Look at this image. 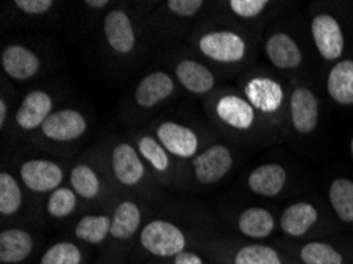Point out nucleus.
<instances>
[{
    "label": "nucleus",
    "instance_id": "0eeeda50",
    "mask_svg": "<svg viewBox=\"0 0 353 264\" xmlns=\"http://www.w3.org/2000/svg\"><path fill=\"white\" fill-rule=\"evenodd\" d=\"M206 111L216 125L233 134H250L263 123L244 95L228 88L206 97Z\"/></svg>",
    "mask_w": 353,
    "mask_h": 264
},
{
    "label": "nucleus",
    "instance_id": "a878e982",
    "mask_svg": "<svg viewBox=\"0 0 353 264\" xmlns=\"http://www.w3.org/2000/svg\"><path fill=\"white\" fill-rule=\"evenodd\" d=\"M232 226L245 241L263 242L279 230V219L263 206H250L233 219Z\"/></svg>",
    "mask_w": 353,
    "mask_h": 264
},
{
    "label": "nucleus",
    "instance_id": "a211bd4d",
    "mask_svg": "<svg viewBox=\"0 0 353 264\" xmlns=\"http://www.w3.org/2000/svg\"><path fill=\"white\" fill-rule=\"evenodd\" d=\"M154 134L176 160L190 161L203 150V139L194 127L178 121H162L154 127Z\"/></svg>",
    "mask_w": 353,
    "mask_h": 264
},
{
    "label": "nucleus",
    "instance_id": "5701e85b",
    "mask_svg": "<svg viewBox=\"0 0 353 264\" xmlns=\"http://www.w3.org/2000/svg\"><path fill=\"white\" fill-rule=\"evenodd\" d=\"M205 7L206 2L201 0H168L160 3L157 8V14L160 16H154V27L162 35L179 37L181 32L196 19Z\"/></svg>",
    "mask_w": 353,
    "mask_h": 264
},
{
    "label": "nucleus",
    "instance_id": "39448f33",
    "mask_svg": "<svg viewBox=\"0 0 353 264\" xmlns=\"http://www.w3.org/2000/svg\"><path fill=\"white\" fill-rule=\"evenodd\" d=\"M241 94L261 121L281 123L288 116V95L279 79L266 72H249L241 78Z\"/></svg>",
    "mask_w": 353,
    "mask_h": 264
},
{
    "label": "nucleus",
    "instance_id": "2eb2a0df",
    "mask_svg": "<svg viewBox=\"0 0 353 264\" xmlns=\"http://www.w3.org/2000/svg\"><path fill=\"white\" fill-rule=\"evenodd\" d=\"M18 177L29 193L50 195L65 182V166L51 159H26L18 166Z\"/></svg>",
    "mask_w": 353,
    "mask_h": 264
},
{
    "label": "nucleus",
    "instance_id": "393cba45",
    "mask_svg": "<svg viewBox=\"0 0 353 264\" xmlns=\"http://www.w3.org/2000/svg\"><path fill=\"white\" fill-rule=\"evenodd\" d=\"M301 264H350L352 258L341 244L326 239H311L299 244L281 245Z\"/></svg>",
    "mask_w": 353,
    "mask_h": 264
},
{
    "label": "nucleus",
    "instance_id": "72a5a7b5",
    "mask_svg": "<svg viewBox=\"0 0 353 264\" xmlns=\"http://www.w3.org/2000/svg\"><path fill=\"white\" fill-rule=\"evenodd\" d=\"M221 5L234 19L252 23L268 13L272 2H268V0H228Z\"/></svg>",
    "mask_w": 353,
    "mask_h": 264
},
{
    "label": "nucleus",
    "instance_id": "58836bf2",
    "mask_svg": "<svg viewBox=\"0 0 353 264\" xmlns=\"http://www.w3.org/2000/svg\"><path fill=\"white\" fill-rule=\"evenodd\" d=\"M350 154H352V160H353V136L350 138Z\"/></svg>",
    "mask_w": 353,
    "mask_h": 264
},
{
    "label": "nucleus",
    "instance_id": "f8f14e48",
    "mask_svg": "<svg viewBox=\"0 0 353 264\" xmlns=\"http://www.w3.org/2000/svg\"><path fill=\"white\" fill-rule=\"evenodd\" d=\"M41 231L30 226H3L0 233V264H32L46 249Z\"/></svg>",
    "mask_w": 353,
    "mask_h": 264
},
{
    "label": "nucleus",
    "instance_id": "9b49d317",
    "mask_svg": "<svg viewBox=\"0 0 353 264\" xmlns=\"http://www.w3.org/2000/svg\"><path fill=\"white\" fill-rule=\"evenodd\" d=\"M89 132V119L77 108L56 110L37 132L39 143L51 148L79 143Z\"/></svg>",
    "mask_w": 353,
    "mask_h": 264
},
{
    "label": "nucleus",
    "instance_id": "4468645a",
    "mask_svg": "<svg viewBox=\"0 0 353 264\" xmlns=\"http://www.w3.org/2000/svg\"><path fill=\"white\" fill-rule=\"evenodd\" d=\"M323 223L325 220L319 206L311 201L288 204L279 217L281 233L293 241L319 239L323 234Z\"/></svg>",
    "mask_w": 353,
    "mask_h": 264
},
{
    "label": "nucleus",
    "instance_id": "2f4dec72",
    "mask_svg": "<svg viewBox=\"0 0 353 264\" xmlns=\"http://www.w3.org/2000/svg\"><path fill=\"white\" fill-rule=\"evenodd\" d=\"M89 256V247L72 239H62L48 245L35 264H88Z\"/></svg>",
    "mask_w": 353,
    "mask_h": 264
},
{
    "label": "nucleus",
    "instance_id": "9d476101",
    "mask_svg": "<svg viewBox=\"0 0 353 264\" xmlns=\"http://www.w3.org/2000/svg\"><path fill=\"white\" fill-rule=\"evenodd\" d=\"M111 184L113 182L106 168V161L99 165V160H79L72 166L68 174V185L77 192L83 204L89 206H97L110 199Z\"/></svg>",
    "mask_w": 353,
    "mask_h": 264
},
{
    "label": "nucleus",
    "instance_id": "1a4fd4ad",
    "mask_svg": "<svg viewBox=\"0 0 353 264\" xmlns=\"http://www.w3.org/2000/svg\"><path fill=\"white\" fill-rule=\"evenodd\" d=\"M234 166V155L225 143H212L185 165L183 174L198 187L216 185L230 174Z\"/></svg>",
    "mask_w": 353,
    "mask_h": 264
},
{
    "label": "nucleus",
    "instance_id": "bb28decb",
    "mask_svg": "<svg viewBox=\"0 0 353 264\" xmlns=\"http://www.w3.org/2000/svg\"><path fill=\"white\" fill-rule=\"evenodd\" d=\"M111 233V214L95 212L84 214L72 226V241L78 242L84 247L103 249L110 241Z\"/></svg>",
    "mask_w": 353,
    "mask_h": 264
},
{
    "label": "nucleus",
    "instance_id": "b1692460",
    "mask_svg": "<svg viewBox=\"0 0 353 264\" xmlns=\"http://www.w3.org/2000/svg\"><path fill=\"white\" fill-rule=\"evenodd\" d=\"M173 77L185 92L195 97H210L217 85L212 70L192 57H181L173 63Z\"/></svg>",
    "mask_w": 353,
    "mask_h": 264
},
{
    "label": "nucleus",
    "instance_id": "dca6fc26",
    "mask_svg": "<svg viewBox=\"0 0 353 264\" xmlns=\"http://www.w3.org/2000/svg\"><path fill=\"white\" fill-rule=\"evenodd\" d=\"M178 95V83L173 73L167 70H152L138 81L133 89L132 103L138 111L148 112L156 110Z\"/></svg>",
    "mask_w": 353,
    "mask_h": 264
},
{
    "label": "nucleus",
    "instance_id": "f3484780",
    "mask_svg": "<svg viewBox=\"0 0 353 264\" xmlns=\"http://www.w3.org/2000/svg\"><path fill=\"white\" fill-rule=\"evenodd\" d=\"M54 97L50 90L34 89L23 97L13 114V128L18 136L37 133L54 112Z\"/></svg>",
    "mask_w": 353,
    "mask_h": 264
},
{
    "label": "nucleus",
    "instance_id": "423d86ee",
    "mask_svg": "<svg viewBox=\"0 0 353 264\" xmlns=\"http://www.w3.org/2000/svg\"><path fill=\"white\" fill-rule=\"evenodd\" d=\"M140 21L125 5L111 7L101 19V40L105 51L116 62L132 61L140 50Z\"/></svg>",
    "mask_w": 353,
    "mask_h": 264
},
{
    "label": "nucleus",
    "instance_id": "4c0bfd02",
    "mask_svg": "<svg viewBox=\"0 0 353 264\" xmlns=\"http://www.w3.org/2000/svg\"><path fill=\"white\" fill-rule=\"evenodd\" d=\"M94 264H128L125 260H119V258H106L101 256V260H99L97 263Z\"/></svg>",
    "mask_w": 353,
    "mask_h": 264
},
{
    "label": "nucleus",
    "instance_id": "6e6552de",
    "mask_svg": "<svg viewBox=\"0 0 353 264\" xmlns=\"http://www.w3.org/2000/svg\"><path fill=\"white\" fill-rule=\"evenodd\" d=\"M144 223L143 206L137 199H119L111 211V233L108 244L103 247V256L127 261Z\"/></svg>",
    "mask_w": 353,
    "mask_h": 264
},
{
    "label": "nucleus",
    "instance_id": "473e14b6",
    "mask_svg": "<svg viewBox=\"0 0 353 264\" xmlns=\"http://www.w3.org/2000/svg\"><path fill=\"white\" fill-rule=\"evenodd\" d=\"M328 201L334 217L344 225H353V181L336 177L328 188Z\"/></svg>",
    "mask_w": 353,
    "mask_h": 264
},
{
    "label": "nucleus",
    "instance_id": "6ab92c4d",
    "mask_svg": "<svg viewBox=\"0 0 353 264\" xmlns=\"http://www.w3.org/2000/svg\"><path fill=\"white\" fill-rule=\"evenodd\" d=\"M311 37L319 56L325 62H339L345 51V32L341 21L328 12H320L311 18Z\"/></svg>",
    "mask_w": 353,
    "mask_h": 264
},
{
    "label": "nucleus",
    "instance_id": "c9c22d12",
    "mask_svg": "<svg viewBox=\"0 0 353 264\" xmlns=\"http://www.w3.org/2000/svg\"><path fill=\"white\" fill-rule=\"evenodd\" d=\"M144 264H211V263L201 252L192 249V250H185L183 253H179V255H176L173 258H167V260H151Z\"/></svg>",
    "mask_w": 353,
    "mask_h": 264
},
{
    "label": "nucleus",
    "instance_id": "cd10ccee",
    "mask_svg": "<svg viewBox=\"0 0 353 264\" xmlns=\"http://www.w3.org/2000/svg\"><path fill=\"white\" fill-rule=\"evenodd\" d=\"M24 185L21 184L19 177H16L12 171L3 170L0 172V215H2L3 225H19V222H23L21 215L24 214Z\"/></svg>",
    "mask_w": 353,
    "mask_h": 264
},
{
    "label": "nucleus",
    "instance_id": "aec40b11",
    "mask_svg": "<svg viewBox=\"0 0 353 264\" xmlns=\"http://www.w3.org/2000/svg\"><path fill=\"white\" fill-rule=\"evenodd\" d=\"M263 52L270 65L282 73H295L304 63V54L290 32L272 29L263 40Z\"/></svg>",
    "mask_w": 353,
    "mask_h": 264
},
{
    "label": "nucleus",
    "instance_id": "7ed1b4c3",
    "mask_svg": "<svg viewBox=\"0 0 353 264\" xmlns=\"http://www.w3.org/2000/svg\"><path fill=\"white\" fill-rule=\"evenodd\" d=\"M211 264H301L282 247L208 234L196 247Z\"/></svg>",
    "mask_w": 353,
    "mask_h": 264
},
{
    "label": "nucleus",
    "instance_id": "e433bc0d",
    "mask_svg": "<svg viewBox=\"0 0 353 264\" xmlns=\"http://www.w3.org/2000/svg\"><path fill=\"white\" fill-rule=\"evenodd\" d=\"M12 111H13V103L8 101V94L2 90V95H0V130L3 133L7 132L8 128V122L12 117Z\"/></svg>",
    "mask_w": 353,
    "mask_h": 264
},
{
    "label": "nucleus",
    "instance_id": "20e7f679",
    "mask_svg": "<svg viewBox=\"0 0 353 264\" xmlns=\"http://www.w3.org/2000/svg\"><path fill=\"white\" fill-rule=\"evenodd\" d=\"M105 161L113 185L119 190L140 196H154L159 193V182L154 179L130 139H117L111 144Z\"/></svg>",
    "mask_w": 353,
    "mask_h": 264
},
{
    "label": "nucleus",
    "instance_id": "f704fd0d",
    "mask_svg": "<svg viewBox=\"0 0 353 264\" xmlns=\"http://www.w3.org/2000/svg\"><path fill=\"white\" fill-rule=\"evenodd\" d=\"M10 5L23 18L41 19L54 12L59 3L54 0H16Z\"/></svg>",
    "mask_w": 353,
    "mask_h": 264
},
{
    "label": "nucleus",
    "instance_id": "ddd939ff",
    "mask_svg": "<svg viewBox=\"0 0 353 264\" xmlns=\"http://www.w3.org/2000/svg\"><path fill=\"white\" fill-rule=\"evenodd\" d=\"M128 136L160 187H171L178 181V161L163 148L156 134L146 130H132Z\"/></svg>",
    "mask_w": 353,
    "mask_h": 264
},
{
    "label": "nucleus",
    "instance_id": "f03ea898",
    "mask_svg": "<svg viewBox=\"0 0 353 264\" xmlns=\"http://www.w3.org/2000/svg\"><path fill=\"white\" fill-rule=\"evenodd\" d=\"M190 45L200 56L219 68H238L254 56V43L239 29L208 26L194 32Z\"/></svg>",
    "mask_w": 353,
    "mask_h": 264
},
{
    "label": "nucleus",
    "instance_id": "412c9836",
    "mask_svg": "<svg viewBox=\"0 0 353 264\" xmlns=\"http://www.w3.org/2000/svg\"><path fill=\"white\" fill-rule=\"evenodd\" d=\"M288 121L299 136H309L319 127L320 100L306 84H295L288 95Z\"/></svg>",
    "mask_w": 353,
    "mask_h": 264
},
{
    "label": "nucleus",
    "instance_id": "7c9ffc66",
    "mask_svg": "<svg viewBox=\"0 0 353 264\" xmlns=\"http://www.w3.org/2000/svg\"><path fill=\"white\" fill-rule=\"evenodd\" d=\"M81 206L83 201L77 195V192L70 185H62L46 196L43 212H45L46 219L52 220V222H65V220L72 219Z\"/></svg>",
    "mask_w": 353,
    "mask_h": 264
},
{
    "label": "nucleus",
    "instance_id": "c756f323",
    "mask_svg": "<svg viewBox=\"0 0 353 264\" xmlns=\"http://www.w3.org/2000/svg\"><path fill=\"white\" fill-rule=\"evenodd\" d=\"M326 92L339 106H353V59L333 63L326 77Z\"/></svg>",
    "mask_w": 353,
    "mask_h": 264
},
{
    "label": "nucleus",
    "instance_id": "f257e3e1",
    "mask_svg": "<svg viewBox=\"0 0 353 264\" xmlns=\"http://www.w3.org/2000/svg\"><path fill=\"white\" fill-rule=\"evenodd\" d=\"M206 236L208 233H195L168 219L148 220L133 245L130 258L133 261L143 263L167 260L185 250H196Z\"/></svg>",
    "mask_w": 353,
    "mask_h": 264
},
{
    "label": "nucleus",
    "instance_id": "c85d7f7f",
    "mask_svg": "<svg viewBox=\"0 0 353 264\" xmlns=\"http://www.w3.org/2000/svg\"><path fill=\"white\" fill-rule=\"evenodd\" d=\"M288 181L287 170L279 163H263L256 166L248 176V188L255 195L276 198L285 190Z\"/></svg>",
    "mask_w": 353,
    "mask_h": 264
},
{
    "label": "nucleus",
    "instance_id": "4be33fe9",
    "mask_svg": "<svg viewBox=\"0 0 353 264\" xmlns=\"http://www.w3.org/2000/svg\"><path fill=\"white\" fill-rule=\"evenodd\" d=\"M3 77L13 83H29L43 72V59L24 43H8L0 54Z\"/></svg>",
    "mask_w": 353,
    "mask_h": 264
}]
</instances>
